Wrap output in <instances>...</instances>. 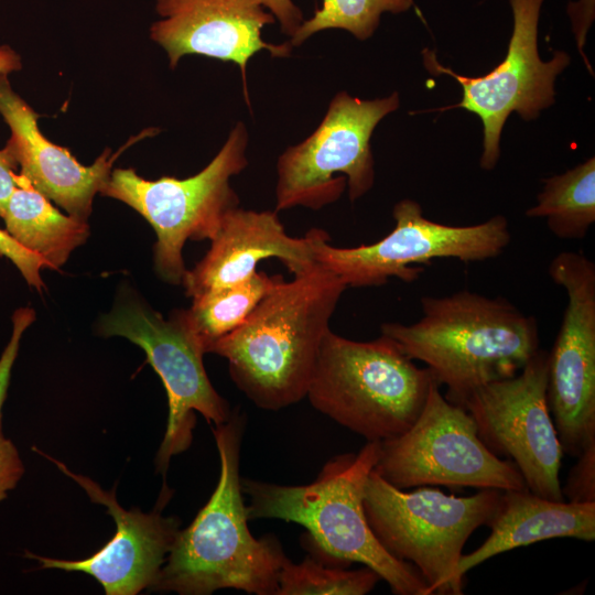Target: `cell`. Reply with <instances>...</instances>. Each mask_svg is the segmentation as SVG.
<instances>
[{"mask_svg": "<svg viewBox=\"0 0 595 595\" xmlns=\"http://www.w3.org/2000/svg\"><path fill=\"white\" fill-rule=\"evenodd\" d=\"M347 289L315 263L274 285L240 326L207 353L228 360L237 388L258 408L277 411L306 397L329 321Z\"/></svg>", "mask_w": 595, "mask_h": 595, "instance_id": "6da1fadb", "label": "cell"}, {"mask_svg": "<svg viewBox=\"0 0 595 595\" xmlns=\"http://www.w3.org/2000/svg\"><path fill=\"white\" fill-rule=\"evenodd\" d=\"M421 310L415 323L381 324V335L423 361L454 404L486 383L513 377L540 349L537 320L505 298L462 290L422 296Z\"/></svg>", "mask_w": 595, "mask_h": 595, "instance_id": "7a4b0ae2", "label": "cell"}, {"mask_svg": "<svg viewBox=\"0 0 595 595\" xmlns=\"http://www.w3.org/2000/svg\"><path fill=\"white\" fill-rule=\"evenodd\" d=\"M245 415L234 410L213 428L220 461L217 486L193 522L178 530L153 592L209 595L234 588L277 595L279 572L288 559L272 534L255 538L248 527L239 475Z\"/></svg>", "mask_w": 595, "mask_h": 595, "instance_id": "3957f363", "label": "cell"}, {"mask_svg": "<svg viewBox=\"0 0 595 595\" xmlns=\"http://www.w3.org/2000/svg\"><path fill=\"white\" fill-rule=\"evenodd\" d=\"M379 454L380 442L368 441L357 454L345 453L328 459L307 485L244 478L241 490L249 498L247 518L299 523L331 561L345 567L353 562L370 567L396 595H431L418 570L390 555L367 522L364 488Z\"/></svg>", "mask_w": 595, "mask_h": 595, "instance_id": "277c9868", "label": "cell"}, {"mask_svg": "<svg viewBox=\"0 0 595 595\" xmlns=\"http://www.w3.org/2000/svg\"><path fill=\"white\" fill-rule=\"evenodd\" d=\"M434 382L431 370L418 367L390 338L357 342L329 329L306 397L338 424L381 442L413 424Z\"/></svg>", "mask_w": 595, "mask_h": 595, "instance_id": "5b68a950", "label": "cell"}, {"mask_svg": "<svg viewBox=\"0 0 595 595\" xmlns=\"http://www.w3.org/2000/svg\"><path fill=\"white\" fill-rule=\"evenodd\" d=\"M501 490L484 488L468 497L421 487L404 491L374 469L364 488L367 522L382 548L412 564L431 594H463L458 563L472 533L489 526Z\"/></svg>", "mask_w": 595, "mask_h": 595, "instance_id": "8992f818", "label": "cell"}, {"mask_svg": "<svg viewBox=\"0 0 595 595\" xmlns=\"http://www.w3.org/2000/svg\"><path fill=\"white\" fill-rule=\"evenodd\" d=\"M247 145V128L238 122L214 159L187 178L151 181L131 167L111 170L99 194L127 204L151 225L156 235L154 270L163 281L182 284L185 242L210 240L225 215L238 206L230 178L248 165Z\"/></svg>", "mask_w": 595, "mask_h": 595, "instance_id": "52a82bcc", "label": "cell"}, {"mask_svg": "<svg viewBox=\"0 0 595 595\" xmlns=\"http://www.w3.org/2000/svg\"><path fill=\"white\" fill-rule=\"evenodd\" d=\"M98 332L141 347L164 385L169 416L155 458L159 472L164 474L172 456L191 446L195 411L209 424L229 420L232 411L209 381L203 364L205 347L186 310H175L164 318L143 302L127 299L100 318Z\"/></svg>", "mask_w": 595, "mask_h": 595, "instance_id": "ba28073f", "label": "cell"}, {"mask_svg": "<svg viewBox=\"0 0 595 595\" xmlns=\"http://www.w3.org/2000/svg\"><path fill=\"white\" fill-rule=\"evenodd\" d=\"M399 105L398 93L374 100L337 93L314 132L279 156L275 212L321 209L336 202L346 184L351 202L369 192L375 182L371 134Z\"/></svg>", "mask_w": 595, "mask_h": 595, "instance_id": "9c48e42d", "label": "cell"}, {"mask_svg": "<svg viewBox=\"0 0 595 595\" xmlns=\"http://www.w3.org/2000/svg\"><path fill=\"white\" fill-rule=\"evenodd\" d=\"M393 229L370 245L338 248L328 244L326 231L315 228L314 261L338 277L346 286H379L390 278L412 282L433 259L453 258L464 263L498 257L509 246L506 217L497 215L470 226H451L429 220L420 204L404 198L392 210Z\"/></svg>", "mask_w": 595, "mask_h": 595, "instance_id": "30bf717a", "label": "cell"}, {"mask_svg": "<svg viewBox=\"0 0 595 595\" xmlns=\"http://www.w3.org/2000/svg\"><path fill=\"white\" fill-rule=\"evenodd\" d=\"M374 470L400 489L428 485L528 489L517 466L487 448L472 415L450 402L437 382L413 424L380 442Z\"/></svg>", "mask_w": 595, "mask_h": 595, "instance_id": "8fae6325", "label": "cell"}, {"mask_svg": "<svg viewBox=\"0 0 595 595\" xmlns=\"http://www.w3.org/2000/svg\"><path fill=\"white\" fill-rule=\"evenodd\" d=\"M547 383L548 353L539 349L519 374L477 388L461 407L474 419L482 442L517 466L531 493L560 501L563 451Z\"/></svg>", "mask_w": 595, "mask_h": 595, "instance_id": "7c38bea8", "label": "cell"}, {"mask_svg": "<svg viewBox=\"0 0 595 595\" xmlns=\"http://www.w3.org/2000/svg\"><path fill=\"white\" fill-rule=\"evenodd\" d=\"M544 0H510L513 29L504 61L479 77H466L441 65L433 51L424 48L425 68L435 75L452 76L463 88L461 102L442 110L464 108L477 115L484 129L480 166L493 170L500 154V137L509 115L517 112L523 120L536 119L554 102V83L569 65L570 56L562 51L543 62L538 52V22Z\"/></svg>", "mask_w": 595, "mask_h": 595, "instance_id": "4fadbf2b", "label": "cell"}, {"mask_svg": "<svg viewBox=\"0 0 595 595\" xmlns=\"http://www.w3.org/2000/svg\"><path fill=\"white\" fill-rule=\"evenodd\" d=\"M567 294L562 323L548 353L547 399L563 453L577 457L595 443V264L563 251L549 264Z\"/></svg>", "mask_w": 595, "mask_h": 595, "instance_id": "5bb4252c", "label": "cell"}, {"mask_svg": "<svg viewBox=\"0 0 595 595\" xmlns=\"http://www.w3.org/2000/svg\"><path fill=\"white\" fill-rule=\"evenodd\" d=\"M66 476L74 479L95 504L104 505L116 523L115 536L96 553L83 560H61L25 551V558L41 563V569L83 572L93 576L107 595H136L150 588L165 562L178 532L180 520L163 517L171 491L162 493L158 506L149 513L140 509H123L117 501L115 488L106 491L97 483L73 473L62 462L37 451Z\"/></svg>", "mask_w": 595, "mask_h": 595, "instance_id": "9a60e30c", "label": "cell"}, {"mask_svg": "<svg viewBox=\"0 0 595 595\" xmlns=\"http://www.w3.org/2000/svg\"><path fill=\"white\" fill-rule=\"evenodd\" d=\"M159 19L150 26V37L167 54L171 68L182 57L197 54L237 64L241 72L248 106L247 64L260 51L286 57L292 45L264 42L262 29L275 18L259 0H154Z\"/></svg>", "mask_w": 595, "mask_h": 595, "instance_id": "2e32d148", "label": "cell"}, {"mask_svg": "<svg viewBox=\"0 0 595 595\" xmlns=\"http://www.w3.org/2000/svg\"><path fill=\"white\" fill-rule=\"evenodd\" d=\"M0 115L11 132L4 148L20 174L68 215L87 221L117 154L106 149L93 164H80L41 132L39 113L12 89L7 74H0Z\"/></svg>", "mask_w": 595, "mask_h": 595, "instance_id": "e0dca14e", "label": "cell"}, {"mask_svg": "<svg viewBox=\"0 0 595 595\" xmlns=\"http://www.w3.org/2000/svg\"><path fill=\"white\" fill-rule=\"evenodd\" d=\"M315 228L304 237H291L277 212H256L238 206L224 217L210 239V248L182 284L191 299L203 293L238 284L256 273L257 264L267 258L279 259L293 275L314 264Z\"/></svg>", "mask_w": 595, "mask_h": 595, "instance_id": "ac0fdd59", "label": "cell"}, {"mask_svg": "<svg viewBox=\"0 0 595 595\" xmlns=\"http://www.w3.org/2000/svg\"><path fill=\"white\" fill-rule=\"evenodd\" d=\"M490 534L468 554H463L458 573L500 553L555 538L595 539V502L574 504L540 497L529 489L501 490L498 508L489 523Z\"/></svg>", "mask_w": 595, "mask_h": 595, "instance_id": "d6986e66", "label": "cell"}, {"mask_svg": "<svg viewBox=\"0 0 595 595\" xmlns=\"http://www.w3.org/2000/svg\"><path fill=\"white\" fill-rule=\"evenodd\" d=\"M6 231L20 246L60 269L89 236L86 220L62 214L20 173L2 217Z\"/></svg>", "mask_w": 595, "mask_h": 595, "instance_id": "ffe728a7", "label": "cell"}, {"mask_svg": "<svg viewBox=\"0 0 595 595\" xmlns=\"http://www.w3.org/2000/svg\"><path fill=\"white\" fill-rule=\"evenodd\" d=\"M537 199L528 217L545 219L560 239L584 238L595 221V158L544 180Z\"/></svg>", "mask_w": 595, "mask_h": 595, "instance_id": "44dd1931", "label": "cell"}, {"mask_svg": "<svg viewBox=\"0 0 595 595\" xmlns=\"http://www.w3.org/2000/svg\"><path fill=\"white\" fill-rule=\"evenodd\" d=\"M278 278L279 275L270 277L266 272L257 271L244 282L192 299V306L186 313L206 353L215 340L242 324Z\"/></svg>", "mask_w": 595, "mask_h": 595, "instance_id": "7402d4cb", "label": "cell"}, {"mask_svg": "<svg viewBox=\"0 0 595 595\" xmlns=\"http://www.w3.org/2000/svg\"><path fill=\"white\" fill-rule=\"evenodd\" d=\"M380 576L370 567L345 570L322 564L313 556L300 563L286 559L279 572L277 595H365Z\"/></svg>", "mask_w": 595, "mask_h": 595, "instance_id": "603a6c76", "label": "cell"}, {"mask_svg": "<svg viewBox=\"0 0 595 595\" xmlns=\"http://www.w3.org/2000/svg\"><path fill=\"white\" fill-rule=\"evenodd\" d=\"M413 6V0H323L313 17L296 29L290 44L299 46L311 35L327 29L346 30L365 41L378 28L383 12L402 13Z\"/></svg>", "mask_w": 595, "mask_h": 595, "instance_id": "cb8c5ba5", "label": "cell"}, {"mask_svg": "<svg viewBox=\"0 0 595 595\" xmlns=\"http://www.w3.org/2000/svg\"><path fill=\"white\" fill-rule=\"evenodd\" d=\"M34 320L35 312L31 307H20L13 313L11 338L0 357V502L7 498L8 491L17 486L24 473L17 447L2 434L1 410L22 335Z\"/></svg>", "mask_w": 595, "mask_h": 595, "instance_id": "d4e9b609", "label": "cell"}, {"mask_svg": "<svg viewBox=\"0 0 595 595\" xmlns=\"http://www.w3.org/2000/svg\"><path fill=\"white\" fill-rule=\"evenodd\" d=\"M576 458L565 485L561 487L563 498L574 504L595 502V444L586 447Z\"/></svg>", "mask_w": 595, "mask_h": 595, "instance_id": "484cf974", "label": "cell"}, {"mask_svg": "<svg viewBox=\"0 0 595 595\" xmlns=\"http://www.w3.org/2000/svg\"><path fill=\"white\" fill-rule=\"evenodd\" d=\"M0 256L7 257L15 264L29 285L37 291L42 290L41 270L48 267L47 262L41 256L20 246L2 229H0Z\"/></svg>", "mask_w": 595, "mask_h": 595, "instance_id": "4316f807", "label": "cell"}, {"mask_svg": "<svg viewBox=\"0 0 595 595\" xmlns=\"http://www.w3.org/2000/svg\"><path fill=\"white\" fill-rule=\"evenodd\" d=\"M259 2L280 22L281 31L290 37L303 22L302 12L292 0H259Z\"/></svg>", "mask_w": 595, "mask_h": 595, "instance_id": "83f0119b", "label": "cell"}, {"mask_svg": "<svg viewBox=\"0 0 595 595\" xmlns=\"http://www.w3.org/2000/svg\"><path fill=\"white\" fill-rule=\"evenodd\" d=\"M17 164L6 148L0 150V217L12 192L17 187Z\"/></svg>", "mask_w": 595, "mask_h": 595, "instance_id": "f1b7e54d", "label": "cell"}, {"mask_svg": "<svg viewBox=\"0 0 595 595\" xmlns=\"http://www.w3.org/2000/svg\"><path fill=\"white\" fill-rule=\"evenodd\" d=\"M21 68V56L9 45H0V74L8 75Z\"/></svg>", "mask_w": 595, "mask_h": 595, "instance_id": "f546056e", "label": "cell"}]
</instances>
